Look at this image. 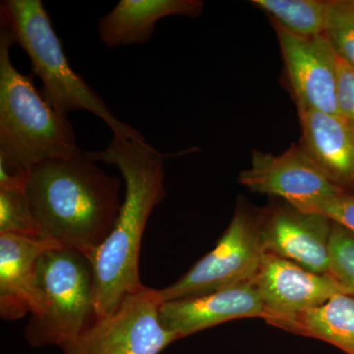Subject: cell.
Returning <instances> with one entry per match:
<instances>
[{"mask_svg": "<svg viewBox=\"0 0 354 354\" xmlns=\"http://www.w3.org/2000/svg\"><path fill=\"white\" fill-rule=\"evenodd\" d=\"M86 153L95 162L118 167L125 183L118 220L91 259L95 313L100 319L114 313L128 295L143 286L139 277L140 248L149 218L165 196V155L146 139L114 136L104 150Z\"/></svg>", "mask_w": 354, "mask_h": 354, "instance_id": "obj_1", "label": "cell"}, {"mask_svg": "<svg viewBox=\"0 0 354 354\" xmlns=\"http://www.w3.org/2000/svg\"><path fill=\"white\" fill-rule=\"evenodd\" d=\"M120 179L81 152L34 165L26 192L44 239L78 249L92 259L120 215Z\"/></svg>", "mask_w": 354, "mask_h": 354, "instance_id": "obj_2", "label": "cell"}, {"mask_svg": "<svg viewBox=\"0 0 354 354\" xmlns=\"http://www.w3.org/2000/svg\"><path fill=\"white\" fill-rule=\"evenodd\" d=\"M14 41L0 29V169L29 174L50 158H68L82 151L68 118L57 113L35 87L31 75L11 62Z\"/></svg>", "mask_w": 354, "mask_h": 354, "instance_id": "obj_3", "label": "cell"}, {"mask_svg": "<svg viewBox=\"0 0 354 354\" xmlns=\"http://www.w3.org/2000/svg\"><path fill=\"white\" fill-rule=\"evenodd\" d=\"M0 20L12 36L14 44L29 57L32 73L43 83L41 95L57 113L68 118L72 111H88L104 120L116 138L145 139L138 130L118 120L72 69L41 0H2Z\"/></svg>", "mask_w": 354, "mask_h": 354, "instance_id": "obj_4", "label": "cell"}, {"mask_svg": "<svg viewBox=\"0 0 354 354\" xmlns=\"http://www.w3.org/2000/svg\"><path fill=\"white\" fill-rule=\"evenodd\" d=\"M97 320L92 261L64 244L46 251L37 267L26 341L32 348H62Z\"/></svg>", "mask_w": 354, "mask_h": 354, "instance_id": "obj_5", "label": "cell"}, {"mask_svg": "<svg viewBox=\"0 0 354 354\" xmlns=\"http://www.w3.org/2000/svg\"><path fill=\"white\" fill-rule=\"evenodd\" d=\"M265 254L259 216L239 203L215 248L172 285L160 290V297L164 302L202 297L252 281Z\"/></svg>", "mask_w": 354, "mask_h": 354, "instance_id": "obj_6", "label": "cell"}, {"mask_svg": "<svg viewBox=\"0 0 354 354\" xmlns=\"http://www.w3.org/2000/svg\"><path fill=\"white\" fill-rule=\"evenodd\" d=\"M162 302L160 290L142 286L114 313L97 319L64 344V354H160L179 339L160 322Z\"/></svg>", "mask_w": 354, "mask_h": 354, "instance_id": "obj_7", "label": "cell"}, {"mask_svg": "<svg viewBox=\"0 0 354 354\" xmlns=\"http://www.w3.org/2000/svg\"><path fill=\"white\" fill-rule=\"evenodd\" d=\"M239 181L247 189L285 200L300 211L314 213L329 198L344 192L333 183L300 145L272 155L254 151L251 167Z\"/></svg>", "mask_w": 354, "mask_h": 354, "instance_id": "obj_8", "label": "cell"}, {"mask_svg": "<svg viewBox=\"0 0 354 354\" xmlns=\"http://www.w3.org/2000/svg\"><path fill=\"white\" fill-rule=\"evenodd\" d=\"M297 109L341 116L337 53L325 35L300 37L274 24Z\"/></svg>", "mask_w": 354, "mask_h": 354, "instance_id": "obj_9", "label": "cell"}, {"mask_svg": "<svg viewBox=\"0 0 354 354\" xmlns=\"http://www.w3.org/2000/svg\"><path fill=\"white\" fill-rule=\"evenodd\" d=\"M260 237L266 253L297 263L309 271L329 274L333 223L290 205L272 207L259 216Z\"/></svg>", "mask_w": 354, "mask_h": 354, "instance_id": "obj_10", "label": "cell"}, {"mask_svg": "<svg viewBox=\"0 0 354 354\" xmlns=\"http://www.w3.org/2000/svg\"><path fill=\"white\" fill-rule=\"evenodd\" d=\"M265 305L268 323L297 315L327 302L346 288L330 274H318L297 263L266 253L253 279Z\"/></svg>", "mask_w": 354, "mask_h": 354, "instance_id": "obj_11", "label": "cell"}, {"mask_svg": "<svg viewBox=\"0 0 354 354\" xmlns=\"http://www.w3.org/2000/svg\"><path fill=\"white\" fill-rule=\"evenodd\" d=\"M241 318H267L253 281L202 297L165 301L160 308L162 326L179 339Z\"/></svg>", "mask_w": 354, "mask_h": 354, "instance_id": "obj_12", "label": "cell"}, {"mask_svg": "<svg viewBox=\"0 0 354 354\" xmlns=\"http://www.w3.org/2000/svg\"><path fill=\"white\" fill-rule=\"evenodd\" d=\"M300 146L319 169L342 189L354 190V130L342 116L298 109Z\"/></svg>", "mask_w": 354, "mask_h": 354, "instance_id": "obj_13", "label": "cell"}, {"mask_svg": "<svg viewBox=\"0 0 354 354\" xmlns=\"http://www.w3.org/2000/svg\"><path fill=\"white\" fill-rule=\"evenodd\" d=\"M62 243L48 239L0 234V316L15 321L31 313L39 258Z\"/></svg>", "mask_w": 354, "mask_h": 354, "instance_id": "obj_14", "label": "cell"}, {"mask_svg": "<svg viewBox=\"0 0 354 354\" xmlns=\"http://www.w3.org/2000/svg\"><path fill=\"white\" fill-rule=\"evenodd\" d=\"M204 10L200 0H120L97 19V34L109 48L144 44L152 39L158 21L167 16L196 18Z\"/></svg>", "mask_w": 354, "mask_h": 354, "instance_id": "obj_15", "label": "cell"}, {"mask_svg": "<svg viewBox=\"0 0 354 354\" xmlns=\"http://www.w3.org/2000/svg\"><path fill=\"white\" fill-rule=\"evenodd\" d=\"M271 325L354 354V295L339 293L320 306L279 319Z\"/></svg>", "mask_w": 354, "mask_h": 354, "instance_id": "obj_16", "label": "cell"}, {"mask_svg": "<svg viewBox=\"0 0 354 354\" xmlns=\"http://www.w3.org/2000/svg\"><path fill=\"white\" fill-rule=\"evenodd\" d=\"M251 3L279 25L300 37L325 35L330 0H253Z\"/></svg>", "mask_w": 354, "mask_h": 354, "instance_id": "obj_17", "label": "cell"}, {"mask_svg": "<svg viewBox=\"0 0 354 354\" xmlns=\"http://www.w3.org/2000/svg\"><path fill=\"white\" fill-rule=\"evenodd\" d=\"M0 234L44 239L32 215L26 186L0 188Z\"/></svg>", "mask_w": 354, "mask_h": 354, "instance_id": "obj_18", "label": "cell"}, {"mask_svg": "<svg viewBox=\"0 0 354 354\" xmlns=\"http://www.w3.org/2000/svg\"><path fill=\"white\" fill-rule=\"evenodd\" d=\"M325 36L335 53L354 67V0H330Z\"/></svg>", "mask_w": 354, "mask_h": 354, "instance_id": "obj_19", "label": "cell"}, {"mask_svg": "<svg viewBox=\"0 0 354 354\" xmlns=\"http://www.w3.org/2000/svg\"><path fill=\"white\" fill-rule=\"evenodd\" d=\"M329 274L354 295V234L333 223L329 248Z\"/></svg>", "mask_w": 354, "mask_h": 354, "instance_id": "obj_20", "label": "cell"}, {"mask_svg": "<svg viewBox=\"0 0 354 354\" xmlns=\"http://www.w3.org/2000/svg\"><path fill=\"white\" fill-rule=\"evenodd\" d=\"M314 213L326 216L332 223L341 225L354 234L353 193L344 191L329 198Z\"/></svg>", "mask_w": 354, "mask_h": 354, "instance_id": "obj_21", "label": "cell"}, {"mask_svg": "<svg viewBox=\"0 0 354 354\" xmlns=\"http://www.w3.org/2000/svg\"><path fill=\"white\" fill-rule=\"evenodd\" d=\"M337 65L339 114L354 130V67L337 55Z\"/></svg>", "mask_w": 354, "mask_h": 354, "instance_id": "obj_22", "label": "cell"}]
</instances>
